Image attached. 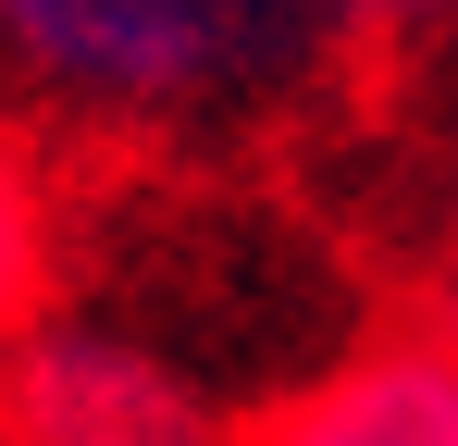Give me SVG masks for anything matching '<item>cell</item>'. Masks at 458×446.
Here are the masks:
<instances>
[{
	"label": "cell",
	"instance_id": "1",
	"mask_svg": "<svg viewBox=\"0 0 458 446\" xmlns=\"http://www.w3.org/2000/svg\"><path fill=\"white\" fill-rule=\"evenodd\" d=\"M13 87L75 137H224L347 74V0H0Z\"/></svg>",
	"mask_w": 458,
	"mask_h": 446
},
{
	"label": "cell",
	"instance_id": "2",
	"mask_svg": "<svg viewBox=\"0 0 458 446\" xmlns=\"http://www.w3.org/2000/svg\"><path fill=\"white\" fill-rule=\"evenodd\" d=\"M0 446H224L199 384L99 322H25L0 347Z\"/></svg>",
	"mask_w": 458,
	"mask_h": 446
},
{
	"label": "cell",
	"instance_id": "3",
	"mask_svg": "<svg viewBox=\"0 0 458 446\" xmlns=\"http://www.w3.org/2000/svg\"><path fill=\"white\" fill-rule=\"evenodd\" d=\"M235 446H458V322L335 360L285 409H260Z\"/></svg>",
	"mask_w": 458,
	"mask_h": 446
},
{
	"label": "cell",
	"instance_id": "4",
	"mask_svg": "<svg viewBox=\"0 0 458 446\" xmlns=\"http://www.w3.org/2000/svg\"><path fill=\"white\" fill-rule=\"evenodd\" d=\"M50 248H63V199H50V149L25 137V112H0V347L50 310Z\"/></svg>",
	"mask_w": 458,
	"mask_h": 446
},
{
	"label": "cell",
	"instance_id": "5",
	"mask_svg": "<svg viewBox=\"0 0 458 446\" xmlns=\"http://www.w3.org/2000/svg\"><path fill=\"white\" fill-rule=\"evenodd\" d=\"M458 0H347V50L360 63H384V50H409V38H434Z\"/></svg>",
	"mask_w": 458,
	"mask_h": 446
}]
</instances>
